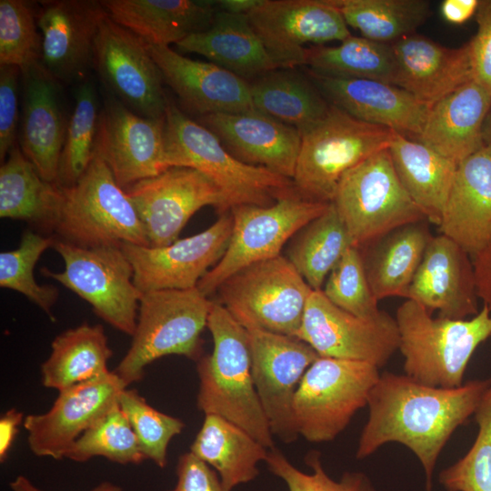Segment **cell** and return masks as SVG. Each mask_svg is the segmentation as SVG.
<instances>
[{
    "instance_id": "cell-1",
    "label": "cell",
    "mask_w": 491,
    "mask_h": 491,
    "mask_svg": "<svg viewBox=\"0 0 491 491\" xmlns=\"http://www.w3.org/2000/svg\"><path fill=\"white\" fill-rule=\"evenodd\" d=\"M490 386L491 377L443 388L424 385L406 375L380 374L368 396V418L356 457L366 458L387 443L401 444L419 460L426 491H432V476L440 453L454 432L474 416Z\"/></svg>"
},
{
    "instance_id": "cell-2",
    "label": "cell",
    "mask_w": 491,
    "mask_h": 491,
    "mask_svg": "<svg viewBox=\"0 0 491 491\" xmlns=\"http://www.w3.org/2000/svg\"><path fill=\"white\" fill-rule=\"evenodd\" d=\"M206 327L213 350L196 361L198 409L227 419L266 448H274V436L253 379L247 330L213 299Z\"/></svg>"
},
{
    "instance_id": "cell-3",
    "label": "cell",
    "mask_w": 491,
    "mask_h": 491,
    "mask_svg": "<svg viewBox=\"0 0 491 491\" xmlns=\"http://www.w3.org/2000/svg\"><path fill=\"white\" fill-rule=\"evenodd\" d=\"M165 164L197 170L222 191L228 209L269 206L295 190L292 179L235 157L208 128L188 117L167 99L165 114Z\"/></svg>"
},
{
    "instance_id": "cell-4",
    "label": "cell",
    "mask_w": 491,
    "mask_h": 491,
    "mask_svg": "<svg viewBox=\"0 0 491 491\" xmlns=\"http://www.w3.org/2000/svg\"><path fill=\"white\" fill-rule=\"evenodd\" d=\"M405 375L426 386L454 388L464 384L476 349L491 336V311L482 306L466 319L433 317L406 299L396 313Z\"/></svg>"
},
{
    "instance_id": "cell-5",
    "label": "cell",
    "mask_w": 491,
    "mask_h": 491,
    "mask_svg": "<svg viewBox=\"0 0 491 491\" xmlns=\"http://www.w3.org/2000/svg\"><path fill=\"white\" fill-rule=\"evenodd\" d=\"M61 188L63 202L52 230L56 239L85 248L149 246L132 202L97 152L82 177Z\"/></svg>"
},
{
    "instance_id": "cell-6",
    "label": "cell",
    "mask_w": 491,
    "mask_h": 491,
    "mask_svg": "<svg viewBox=\"0 0 491 491\" xmlns=\"http://www.w3.org/2000/svg\"><path fill=\"white\" fill-rule=\"evenodd\" d=\"M211 306L197 287L143 293L131 346L114 370L125 386L140 381L145 368L163 356L198 361Z\"/></svg>"
},
{
    "instance_id": "cell-7",
    "label": "cell",
    "mask_w": 491,
    "mask_h": 491,
    "mask_svg": "<svg viewBox=\"0 0 491 491\" xmlns=\"http://www.w3.org/2000/svg\"><path fill=\"white\" fill-rule=\"evenodd\" d=\"M393 130L356 119L330 104L325 116L301 133L292 178L304 198L330 204L344 175L388 147Z\"/></svg>"
},
{
    "instance_id": "cell-8",
    "label": "cell",
    "mask_w": 491,
    "mask_h": 491,
    "mask_svg": "<svg viewBox=\"0 0 491 491\" xmlns=\"http://www.w3.org/2000/svg\"><path fill=\"white\" fill-rule=\"evenodd\" d=\"M313 289L285 256L247 266L216 289V301L245 328L296 336Z\"/></svg>"
},
{
    "instance_id": "cell-9",
    "label": "cell",
    "mask_w": 491,
    "mask_h": 491,
    "mask_svg": "<svg viewBox=\"0 0 491 491\" xmlns=\"http://www.w3.org/2000/svg\"><path fill=\"white\" fill-rule=\"evenodd\" d=\"M332 203L357 247L426 220L400 182L387 148L347 171Z\"/></svg>"
},
{
    "instance_id": "cell-10",
    "label": "cell",
    "mask_w": 491,
    "mask_h": 491,
    "mask_svg": "<svg viewBox=\"0 0 491 491\" xmlns=\"http://www.w3.org/2000/svg\"><path fill=\"white\" fill-rule=\"evenodd\" d=\"M380 376L359 361L319 356L306 370L293 404L297 433L311 443L334 440L361 408Z\"/></svg>"
},
{
    "instance_id": "cell-11",
    "label": "cell",
    "mask_w": 491,
    "mask_h": 491,
    "mask_svg": "<svg viewBox=\"0 0 491 491\" xmlns=\"http://www.w3.org/2000/svg\"><path fill=\"white\" fill-rule=\"evenodd\" d=\"M328 205L306 199L295 189L269 206L244 205L231 208L233 227L227 247L196 287L209 297L240 269L280 256L290 238Z\"/></svg>"
},
{
    "instance_id": "cell-12",
    "label": "cell",
    "mask_w": 491,
    "mask_h": 491,
    "mask_svg": "<svg viewBox=\"0 0 491 491\" xmlns=\"http://www.w3.org/2000/svg\"><path fill=\"white\" fill-rule=\"evenodd\" d=\"M53 248L65 263L62 272L44 268L51 277L86 301L97 316L115 329L133 336L142 293L134 283V270L121 246L85 248L56 239Z\"/></svg>"
},
{
    "instance_id": "cell-13",
    "label": "cell",
    "mask_w": 491,
    "mask_h": 491,
    "mask_svg": "<svg viewBox=\"0 0 491 491\" xmlns=\"http://www.w3.org/2000/svg\"><path fill=\"white\" fill-rule=\"evenodd\" d=\"M296 336L319 356L365 362L377 368L399 347L397 324L387 312L381 310L372 318L356 316L332 304L321 289L311 292Z\"/></svg>"
},
{
    "instance_id": "cell-14",
    "label": "cell",
    "mask_w": 491,
    "mask_h": 491,
    "mask_svg": "<svg viewBox=\"0 0 491 491\" xmlns=\"http://www.w3.org/2000/svg\"><path fill=\"white\" fill-rule=\"evenodd\" d=\"M144 226L149 246L178 239L189 219L211 205L219 215L229 212L217 185L201 172L173 166L125 189Z\"/></svg>"
},
{
    "instance_id": "cell-15",
    "label": "cell",
    "mask_w": 491,
    "mask_h": 491,
    "mask_svg": "<svg viewBox=\"0 0 491 491\" xmlns=\"http://www.w3.org/2000/svg\"><path fill=\"white\" fill-rule=\"evenodd\" d=\"M249 335L252 375L274 436L285 444L298 437L293 404L297 387L319 355L296 336L246 328Z\"/></svg>"
},
{
    "instance_id": "cell-16",
    "label": "cell",
    "mask_w": 491,
    "mask_h": 491,
    "mask_svg": "<svg viewBox=\"0 0 491 491\" xmlns=\"http://www.w3.org/2000/svg\"><path fill=\"white\" fill-rule=\"evenodd\" d=\"M247 16L277 68L305 65L308 44L351 35L333 0H262Z\"/></svg>"
},
{
    "instance_id": "cell-17",
    "label": "cell",
    "mask_w": 491,
    "mask_h": 491,
    "mask_svg": "<svg viewBox=\"0 0 491 491\" xmlns=\"http://www.w3.org/2000/svg\"><path fill=\"white\" fill-rule=\"evenodd\" d=\"M109 94L135 114L165 117L168 97L146 44L109 16L98 31L94 67Z\"/></svg>"
},
{
    "instance_id": "cell-18",
    "label": "cell",
    "mask_w": 491,
    "mask_h": 491,
    "mask_svg": "<svg viewBox=\"0 0 491 491\" xmlns=\"http://www.w3.org/2000/svg\"><path fill=\"white\" fill-rule=\"evenodd\" d=\"M232 227L233 216L229 211L220 215L205 231L178 238L165 246L123 244L121 249L133 266L136 288L143 294L196 287L223 256Z\"/></svg>"
},
{
    "instance_id": "cell-19",
    "label": "cell",
    "mask_w": 491,
    "mask_h": 491,
    "mask_svg": "<svg viewBox=\"0 0 491 491\" xmlns=\"http://www.w3.org/2000/svg\"><path fill=\"white\" fill-rule=\"evenodd\" d=\"M108 13L97 0H45L37 4L40 62L63 85L79 84L94 67L95 39Z\"/></svg>"
},
{
    "instance_id": "cell-20",
    "label": "cell",
    "mask_w": 491,
    "mask_h": 491,
    "mask_svg": "<svg viewBox=\"0 0 491 491\" xmlns=\"http://www.w3.org/2000/svg\"><path fill=\"white\" fill-rule=\"evenodd\" d=\"M165 120L139 115L107 92L100 113L96 152L125 190L168 169Z\"/></svg>"
},
{
    "instance_id": "cell-21",
    "label": "cell",
    "mask_w": 491,
    "mask_h": 491,
    "mask_svg": "<svg viewBox=\"0 0 491 491\" xmlns=\"http://www.w3.org/2000/svg\"><path fill=\"white\" fill-rule=\"evenodd\" d=\"M126 388L115 374H108L59 392L52 407L31 414L23 425L33 454L54 459L65 458L75 440L117 402Z\"/></svg>"
},
{
    "instance_id": "cell-22",
    "label": "cell",
    "mask_w": 491,
    "mask_h": 491,
    "mask_svg": "<svg viewBox=\"0 0 491 491\" xmlns=\"http://www.w3.org/2000/svg\"><path fill=\"white\" fill-rule=\"evenodd\" d=\"M405 298L444 318L476 316L479 297L471 256L449 237L432 236Z\"/></svg>"
},
{
    "instance_id": "cell-23",
    "label": "cell",
    "mask_w": 491,
    "mask_h": 491,
    "mask_svg": "<svg viewBox=\"0 0 491 491\" xmlns=\"http://www.w3.org/2000/svg\"><path fill=\"white\" fill-rule=\"evenodd\" d=\"M23 107L19 146L39 175L55 183L65 138L63 84L40 61L22 72Z\"/></svg>"
},
{
    "instance_id": "cell-24",
    "label": "cell",
    "mask_w": 491,
    "mask_h": 491,
    "mask_svg": "<svg viewBox=\"0 0 491 491\" xmlns=\"http://www.w3.org/2000/svg\"><path fill=\"white\" fill-rule=\"evenodd\" d=\"M197 120L238 160L293 178L301 144L296 127L256 109L212 114Z\"/></svg>"
},
{
    "instance_id": "cell-25",
    "label": "cell",
    "mask_w": 491,
    "mask_h": 491,
    "mask_svg": "<svg viewBox=\"0 0 491 491\" xmlns=\"http://www.w3.org/2000/svg\"><path fill=\"white\" fill-rule=\"evenodd\" d=\"M146 47L164 82L199 117L255 109L248 82L235 74L211 62L184 56L169 46L146 44Z\"/></svg>"
},
{
    "instance_id": "cell-26",
    "label": "cell",
    "mask_w": 491,
    "mask_h": 491,
    "mask_svg": "<svg viewBox=\"0 0 491 491\" xmlns=\"http://www.w3.org/2000/svg\"><path fill=\"white\" fill-rule=\"evenodd\" d=\"M309 76L329 104L356 119L406 136H419L431 107L391 84L333 77L312 71Z\"/></svg>"
},
{
    "instance_id": "cell-27",
    "label": "cell",
    "mask_w": 491,
    "mask_h": 491,
    "mask_svg": "<svg viewBox=\"0 0 491 491\" xmlns=\"http://www.w3.org/2000/svg\"><path fill=\"white\" fill-rule=\"evenodd\" d=\"M472 258L491 243V145L457 165L438 225Z\"/></svg>"
},
{
    "instance_id": "cell-28",
    "label": "cell",
    "mask_w": 491,
    "mask_h": 491,
    "mask_svg": "<svg viewBox=\"0 0 491 491\" xmlns=\"http://www.w3.org/2000/svg\"><path fill=\"white\" fill-rule=\"evenodd\" d=\"M396 63L395 85L428 105L474 80L470 45H441L416 34L391 44Z\"/></svg>"
},
{
    "instance_id": "cell-29",
    "label": "cell",
    "mask_w": 491,
    "mask_h": 491,
    "mask_svg": "<svg viewBox=\"0 0 491 491\" xmlns=\"http://www.w3.org/2000/svg\"><path fill=\"white\" fill-rule=\"evenodd\" d=\"M490 94L475 80L431 105L417 140L458 165L484 145Z\"/></svg>"
},
{
    "instance_id": "cell-30",
    "label": "cell",
    "mask_w": 491,
    "mask_h": 491,
    "mask_svg": "<svg viewBox=\"0 0 491 491\" xmlns=\"http://www.w3.org/2000/svg\"><path fill=\"white\" fill-rule=\"evenodd\" d=\"M109 17L145 44L169 46L207 29L217 11L207 0H102Z\"/></svg>"
},
{
    "instance_id": "cell-31",
    "label": "cell",
    "mask_w": 491,
    "mask_h": 491,
    "mask_svg": "<svg viewBox=\"0 0 491 491\" xmlns=\"http://www.w3.org/2000/svg\"><path fill=\"white\" fill-rule=\"evenodd\" d=\"M175 45L182 52L205 56L246 82L278 69L253 29L247 15L217 9L207 29L189 35Z\"/></svg>"
},
{
    "instance_id": "cell-32",
    "label": "cell",
    "mask_w": 491,
    "mask_h": 491,
    "mask_svg": "<svg viewBox=\"0 0 491 491\" xmlns=\"http://www.w3.org/2000/svg\"><path fill=\"white\" fill-rule=\"evenodd\" d=\"M387 149L411 199L427 221L439 225L457 165L396 131Z\"/></svg>"
},
{
    "instance_id": "cell-33",
    "label": "cell",
    "mask_w": 491,
    "mask_h": 491,
    "mask_svg": "<svg viewBox=\"0 0 491 491\" xmlns=\"http://www.w3.org/2000/svg\"><path fill=\"white\" fill-rule=\"evenodd\" d=\"M423 222L403 225L359 247L375 297H405L432 238Z\"/></svg>"
},
{
    "instance_id": "cell-34",
    "label": "cell",
    "mask_w": 491,
    "mask_h": 491,
    "mask_svg": "<svg viewBox=\"0 0 491 491\" xmlns=\"http://www.w3.org/2000/svg\"><path fill=\"white\" fill-rule=\"evenodd\" d=\"M269 449L249 433L217 415H205L190 452L220 476L225 491L253 481Z\"/></svg>"
},
{
    "instance_id": "cell-35",
    "label": "cell",
    "mask_w": 491,
    "mask_h": 491,
    "mask_svg": "<svg viewBox=\"0 0 491 491\" xmlns=\"http://www.w3.org/2000/svg\"><path fill=\"white\" fill-rule=\"evenodd\" d=\"M62 202V188L45 180L16 144L0 167V217L52 231Z\"/></svg>"
},
{
    "instance_id": "cell-36",
    "label": "cell",
    "mask_w": 491,
    "mask_h": 491,
    "mask_svg": "<svg viewBox=\"0 0 491 491\" xmlns=\"http://www.w3.org/2000/svg\"><path fill=\"white\" fill-rule=\"evenodd\" d=\"M51 354L41 366L43 386L58 392L110 372L107 363L113 355L100 325L83 323L58 335L51 344Z\"/></svg>"
},
{
    "instance_id": "cell-37",
    "label": "cell",
    "mask_w": 491,
    "mask_h": 491,
    "mask_svg": "<svg viewBox=\"0 0 491 491\" xmlns=\"http://www.w3.org/2000/svg\"><path fill=\"white\" fill-rule=\"evenodd\" d=\"M255 109L303 133L326 114L330 104L311 79L294 68H278L248 82Z\"/></svg>"
},
{
    "instance_id": "cell-38",
    "label": "cell",
    "mask_w": 491,
    "mask_h": 491,
    "mask_svg": "<svg viewBox=\"0 0 491 491\" xmlns=\"http://www.w3.org/2000/svg\"><path fill=\"white\" fill-rule=\"evenodd\" d=\"M352 246L344 222L330 203L322 215L290 238L285 256L313 290H320L332 269Z\"/></svg>"
},
{
    "instance_id": "cell-39",
    "label": "cell",
    "mask_w": 491,
    "mask_h": 491,
    "mask_svg": "<svg viewBox=\"0 0 491 491\" xmlns=\"http://www.w3.org/2000/svg\"><path fill=\"white\" fill-rule=\"evenodd\" d=\"M305 65L314 73L394 85L396 58L389 44L350 35L334 46L307 47Z\"/></svg>"
},
{
    "instance_id": "cell-40",
    "label": "cell",
    "mask_w": 491,
    "mask_h": 491,
    "mask_svg": "<svg viewBox=\"0 0 491 491\" xmlns=\"http://www.w3.org/2000/svg\"><path fill=\"white\" fill-rule=\"evenodd\" d=\"M347 25L363 37L389 44L414 34L431 13L426 0H333Z\"/></svg>"
},
{
    "instance_id": "cell-41",
    "label": "cell",
    "mask_w": 491,
    "mask_h": 491,
    "mask_svg": "<svg viewBox=\"0 0 491 491\" xmlns=\"http://www.w3.org/2000/svg\"><path fill=\"white\" fill-rule=\"evenodd\" d=\"M101 108L94 83L86 78L77 84L60 156L56 181L60 187L74 185L95 157Z\"/></svg>"
},
{
    "instance_id": "cell-42",
    "label": "cell",
    "mask_w": 491,
    "mask_h": 491,
    "mask_svg": "<svg viewBox=\"0 0 491 491\" xmlns=\"http://www.w3.org/2000/svg\"><path fill=\"white\" fill-rule=\"evenodd\" d=\"M103 456L121 465L145 460L137 437L118 402L85 431L71 446L65 458L85 462Z\"/></svg>"
},
{
    "instance_id": "cell-43",
    "label": "cell",
    "mask_w": 491,
    "mask_h": 491,
    "mask_svg": "<svg viewBox=\"0 0 491 491\" xmlns=\"http://www.w3.org/2000/svg\"><path fill=\"white\" fill-rule=\"evenodd\" d=\"M54 243L55 236H45L27 229L17 248L0 254V286L22 294L51 318L58 290L52 285H39L34 269L42 254L53 247Z\"/></svg>"
},
{
    "instance_id": "cell-44",
    "label": "cell",
    "mask_w": 491,
    "mask_h": 491,
    "mask_svg": "<svg viewBox=\"0 0 491 491\" xmlns=\"http://www.w3.org/2000/svg\"><path fill=\"white\" fill-rule=\"evenodd\" d=\"M474 416L478 429L472 446L439 474V483L446 491H491V386Z\"/></svg>"
},
{
    "instance_id": "cell-45",
    "label": "cell",
    "mask_w": 491,
    "mask_h": 491,
    "mask_svg": "<svg viewBox=\"0 0 491 491\" xmlns=\"http://www.w3.org/2000/svg\"><path fill=\"white\" fill-rule=\"evenodd\" d=\"M37 5L25 0L0 1V65L21 73L40 61L42 35L37 31Z\"/></svg>"
},
{
    "instance_id": "cell-46",
    "label": "cell",
    "mask_w": 491,
    "mask_h": 491,
    "mask_svg": "<svg viewBox=\"0 0 491 491\" xmlns=\"http://www.w3.org/2000/svg\"><path fill=\"white\" fill-rule=\"evenodd\" d=\"M118 404L131 424L145 459L161 468L165 467L168 445L181 434L185 423L154 408L135 389L125 388Z\"/></svg>"
},
{
    "instance_id": "cell-47",
    "label": "cell",
    "mask_w": 491,
    "mask_h": 491,
    "mask_svg": "<svg viewBox=\"0 0 491 491\" xmlns=\"http://www.w3.org/2000/svg\"><path fill=\"white\" fill-rule=\"evenodd\" d=\"M321 290L332 304L356 316L372 318L381 311L370 288L357 246H352L345 252Z\"/></svg>"
},
{
    "instance_id": "cell-48",
    "label": "cell",
    "mask_w": 491,
    "mask_h": 491,
    "mask_svg": "<svg viewBox=\"0 0 491 491\" xmlns=\"http://www.w3.org/2000/svg\"><path fill=\"white\" fill-rule=\"evenodd\" d=\"M320 453L310 451L305 462L311 473L296 468L277 448L269 449L266 463L270 472L282 479L288 491H376L367 476L362 472H345L339 480L325 471Z\"/></svg>"
},
{
    "instance_id": "cell-49",
    "label": "cell",
    "mask_w": 491,
    "mask_h": 491,
    "mask_svg": "<svg viewBox=\"0 0 491 491\" xmlns=\"http://www.w3.org/2000/svg\"><path fill=\"white\" fill-rule=\"evenodd\" d=\"M21 70L13 65H0V161L6 159L18 144V77Z\"/></svg>"
},
{
    "instance_id": "cell-50",
    "label": "cell",
    "mask_w": 491,
    "mask_h": 491,
    "mask_svg": "<svg viewBox=\"0 0 491 491\" xmlns=\"http://www.w3.org/2000/svg\"><path fill=\"white\" fill-rule=\"evenodd\" d=\"M475 16L477 31L468 42L474 80L491 95V0H479Z\"/></svg>"
},
{
    "instance_id": "cell-51",
    "label": "cell",
    "mask_w": 491,
    "mask_h": 491,
    "mask_svg": "<svg viewBox=\"0 0 491 491\" xmlns=\"http://www.w3.org/2000/svg\"><path fill=\"white\" fill-rule=\"evenodd\" d=\"M175 473V486L166 491H225L216 471L190 451L178 457Z\"/></svg>"
},
{
    "instance_id": "cell-52",
    "label": "cell",
    "mask_w": 491,
    "mask_h": 491,
    "mask_svg": "<svg viewBox=\"0 0 491 491\" xmlns=\"http://www.w3.org/2000/svg\"><path fill=\"white\" fill-rule=\"evenodd\" d=\"M473 265L478 297L491 311V243L473 259Z\"/></svg>"
},
{
    "instance_id": "cell-53",
    "label": "cell",
    "mask_w": 491,
    "mask_h": 491,
    "mask_svg": "<svg viewBox=\"0 0 491 491\" xmlns=\"http://www.w3.org/2000/svg\"><path fill=\"white\" fill-rule=\"evenodd\" d=\"M479 0H444L440 5L442 17L453 25H462L476 15Z\"/></svg>"
},
{
    "instance_id": "cell-54",
    "label": "cell",
    "mask_w": 491,
    "mask_h": 491,
    "mask_svg": "<svg viewBox=\"0 0 491 491\" xmlns=\"http://www.w3.org/2000/svg\"><path fill=\"white\" fill-rule=\"evenodd\" d=\"M24 415L15 409L5 412L0 419V460L3 463L10 451Z\"/></svg>"
},
{
    "instance_id": "cell-55",
    "label": "cell",
    "mask_w": 491,
    "mask_h": 491,
    "mask_svg": "<svg viewBox=\"0 0 491 491\" xmlns=\"http://www.w3.org/2000/svg\"><path fill=\"white\" fill-rule=\"evenodd\" d=\"M12 491H44L36 487L26 476H17L9 484ZM91 491H122L121 486L108 481L102 482Z\"/></svg>"
},
{
    "instance_id": "cell-56",
    "label": "cell",
    "mask_w": 491,
    "mask_h": 491,
    "mask_svg": "<svg viewBox=\"0 0 491 491\" xmlns=\"http://www.w3.org/2000/svg\"><path fill=\"white\" fill-rule=\"evenodd\" d=\"M215 2L216 8L220 11L235 15H248L262 3V0H218Z\"/></svg>"
},
{
    "instance_id": "cell-57",
    "label": "cell",
    "mask_w": 491,
    "mask_h": 491,
    "mask_svg": "<svg viewBox=\"0 0 491 491\" xmlns=\"http://www.w3.org/2000/svg\"><path fill=\"white\" fill-rule=\"evenodd\" d=\"M483 138L485 144L491 145V110L484 125Z\"/></svg>"
}]
</instances>
